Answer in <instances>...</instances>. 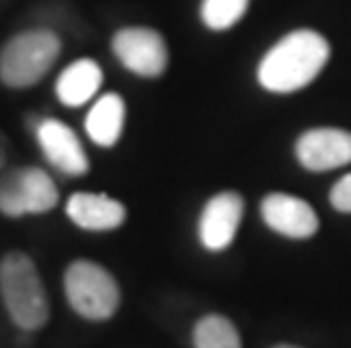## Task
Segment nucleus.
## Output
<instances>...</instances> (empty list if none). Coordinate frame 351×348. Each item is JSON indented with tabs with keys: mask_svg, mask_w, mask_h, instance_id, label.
<instances>
[{
	"mask_svg": "<svg viewBox=\"0 0 351 348\" xmlns=\"http://www.w3.org/2000/svg\"><path fill=\"white\" fill-rule=\"evenodd\" d=\"M331 59V43L317 29L300 27L283 34L261 57L256 81L272 95L300 93L311 86Z\"/></svg>",
	"mask_w": 351,
	"mask_h": 348,
	"instance_id": "1",
	"label": "nucleus"
},
{
	"mask_svg": "<svg viewBox=\"0 0 351 348\" xmlns=\"http://www.w3.org/2000/svg\"><path fill=\"white\" fill-rule=\"evenodd\" d=\"M0 294L12 321L21 330L32 332L48 321V294L29 256L12 251L0 260Z\"/></svg>",
	"mask_w": 351,
	"mask_h": 348,
	"instance_id": "2",
	"label": "nucleus"
},
{
	"mask_svg": "<svg viewBox=\"0 0 351 348\" xmlns=\"http://www.w3.org/2000/svg\"><path fill=\"white\" fill-rule=\"evenodd\" d=\"M62 53L52 29H27L12 36L0 50V81L10 88H29L50 72Z\"/></svg>",
	"mask_w": 351,
	"mask_h": 348,
	"instance_id": "3",
	"label": "nucleus"
},
{
	"mask_svg": "<svg viewBox=\"0 0 351 348\" xmlns=\"http://www.w3.org/2000/svg\"><path fill=\"white\" fill-rule=\"evenodd\" d=\"M64 290L71 308L91 321H104L121 306L116 278L93 260H75L64 273Z\"/></svg>",
	"mask_w": 351,
	"mask_h": 348,
	"instance_id": "4",
	"label": "nucleus"
},
{
	"mask_svg": "<svg viewBox=\"0 0 351 348\" xmlns=\"http://www.w3.org/2000/svg\"><path fill=\"white\" fill-rule=\"evenodd\" d=\"M59 204V190L41 168H19L0 179V213L5 217H25L52 211Z\"/></svg>",
	"mask_w": 351,
	"mask_h": 348,
	"instance_id": "5",
	"label": "nucleus"
},
{
	"mask_svg": "<svg viewBox=\"0 0 351 348\" xmlns=\"http://www.w3.org/2000/svg\"><path fill=\"white\" fill-rule=\"evenodd\" d=\"M111 53L116 55L125 70L143 79L161 77L170 62L168 43L161 36V32L143 25H130L118 29L111 36Z\"/></svg>",
	"mask_w": 351,
	"mask_h": 348,
	"instance_id": "6",
	"label": "nucleus"
},
{
	"mask_svg": "<svg viewBox=\"0 0 351 348\" xmlns=\"http://www.w3.org/2000/svg\"><path fill=\"white\" fill-rule=\"evenodd\" d=\"M245 215V199L236 190H222L204 204L197 222L199 244L211 254L231 247Z\"/></svg>",
	"mask_w": 351,
	"mask_h": 348,
	"instance_id": "7",
	"label": "nucleus"
},
{
	"mask_svg": "<svg viewBox=\"0 0 351 348\" xmlns=\"http://www.w3.org/2000/svg\"><path fill=\"white\" fill-rule=\"evenodd\" d=\"M295 157L308 172H328L351 163V131L313 127L295 140Z\"/></svg>",
	"mask_w": 351,
	"mask_h": 348,
	"instance_id": "8",
	"label": "nucleus"
},
{
	"mask_svg": "<svg viewBox=\"0 0 351 348\" xmlns=\"http://www.w3.org/2000/svg\"><path fill=\"white\" fill-rule=\"evenodd\" d=\"M261 217L274 233L288 240H308L319 231L315 209L302 197L288 192H270L261 202Z\"/></svg>",
	"mask_w": 351,
	"mask_h": 348,
	"instance_id": "9",
	"label": "nucleus"
},
{
	"mask_svg": "<svg viewBox=\"0 0 351 348\" xmlns=\"http://www.w3.org/2000/svg\"><path fill=\"white\" fill-rule=\"evenodd\" d=\"M34 136L39 150L48 163L69 176H82L88 172V157L77 134L57 118H41L34 124Z\"/></svg>",
	"mask_w": 351,
	"mask_h": 348,
	"instance_id": "10",
	"label": "nucleus"
},
{
	"mask_svg": "<svg viewBox=\"0 0 351 348\" xmlns=\"http://www.w3.org/2000/svg\"><path fill=\"white\" fill-rule=\"evenodd\" d=\"M66 215L73 224L84 231L104 233L123 226L127 209L118 199L102 192H75L66 202Z\"/></svg>",
	"mask_w": 351,
	"mask_h": 348,
	"instance_id": "11",
	"label": "nucleus"
},
{
	"mask_svg": "<svg viewBox=\"0 0 351 348\" xmlns=\"http://www.w3.org/2000/svg\"><path fill=\"white\" fill-rule=\"evenodd\" d=\"M102 68L93 59H77L59 72L55 81V95L64 107L77 109L88 105L102 86Z\"/></svg>",
	"mask_w": 351,
	"mask_h": 348,
	"instance_id": "12",
	"label": "nucleus"
},
{
	"mask_svg": "<svg viewBox=\"0 0 351 348\" xmlns=\"http://www.w3.org/2000/svg\"><path fill=\"white\" fill-rule=\"evenodd\" d=\"M127 105L118 93H104L88 109L84 129L98 147H114L123 136Z\"/></svg>",
	"mask_w": 351,
	"mask_h": 348,
	"instance_id": "13",
	"label": "nucleus"
},
{
	"mask_svg": "<svg viewBox=\"0 0 351 348\" xmlns=\"http://www.w3.org/2000/svg\"><path fill=\"white\" fill-rule=\"evenodd\" d=\"M195 348H243L236 325L222 314H206L193 328Z\"/></svg>",
	"mask_w": 351,
	"mask_h": 348,
	"instance_id": "14",
	"label": "nucleus"
},
{
	"mask_svg": "<svg viewBox=\"0 0 351 348\" xmlns=\"http://www.w3.org/2000/svg\"><path fill=\"white\" fill-rule=\"evenodd\" d=\"M250 0H202L199 21L211 32H227L245 18Z\"/></svg>",
	"mask_w": 351,
	"mask_h": 348,
	"instance_id": "15",
	"label": "nucleus"
},
{
	"mask_svg": "<svg viewBox=\"0 0 351 348\" xmlns=\"http://www.w3.org/2000/svg\"><path fill=\"white\" fill-rule=\"evenodd\" d=\"M328 202L338 213L351 215V172L333 183L331 192H328Z\"/></svg>",
	"mask_w": 351,
	"mask_h": 348,
	"instance_id": "16",
	"label": "nucleus"
},
{
	"mask_svg": "<svg viewBox=\"0 0 351 348\" xmlns=\"http://www.w3.org/2000/svg\"><path fill=\"white\" fill-rule=\"evenodd\" d=\"M7 150H10V145H7V136L0 131V168H3L5 161H7Z\"/></svg>",
	"mask_w": 351,
	"mask_h": 348,
	"instance_id": "17",
	"label": "nucleus"
},
{
	"mask_svg": "<svg viewBox=\"0 0 351 348\" xmlns=\"http://www.w3.org/2000/svg\"><path fill=\"white\" fill-rule=\"evenodd\" d=\"M274 348H302V346H293V344H276Z\"/></svg>",
	"mask_w": 351,
	"mask_h": 348,
	"instance_id": "18",
	"label": "nucleus"
}]
</instances>
